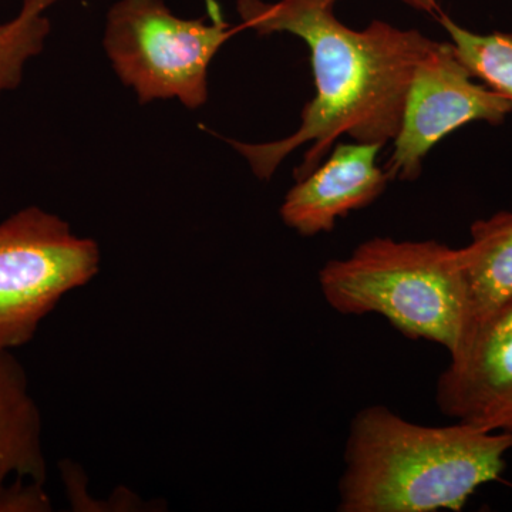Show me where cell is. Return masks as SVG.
I'll return each instance as SVG.
<instances>
[{
	"label": "cell",
	"instance_id": "6da1fadb",
	"mask_svg": "<svg viewBox=\"0 0 512 512\" xmlns=\"http://www.w3.org/2000/svg\"><path fill=\"white\" fill-rule=\"evenodd\" d=\"M338 0H238L242 26L259 36L289 33L311 52L315 97L291 136L268 143L228 140L256 177L269 180L289 154L308 144L293 177L312 173L342 136L362 143L394 140L414 70L436 46L416 29L375 20L356 30L335 15Z\"/></svg>",
	"mask_w": 512,
	"mask_h": 512
},
{
	"label": "cell",
	"instance_id": "8992f818",
	"mask_svg": "<svg viewBox=\"0 0 512 512\" xmlns=\"http://www.w3.org/2000/svg\"><path fill=\"white\" fill-rule=\"evenodd\" d=\"M511 113L512 101L478 82L450 42H437L414 70L384 171L390 180H416L424 158L448 134L477 121L500 126Z\"/></svg>",
	"mask_w": 512,
	"mask_h": 512
},
{
	"label": "cell",
	"instance_id": "30bf717a",
	"mask_svg": "<svg viewBox=\"0 0 512 512\" xmlns=\"http://www.w3.org/2000/svg\"><path fill=\"white\" fill-rule=\"evenodd\" d=\"M470 234V244L458 249L467 301L464 345L477 326L512 301V211L474 222Z\"/></svg>",
	"mask_w": 512,
	"mask_h": 512
},
{
	"label": "cell",
	"instance_id": "7c38bea8",
	"mask_svg": "<svg viewBox=\"0 0 512 512\" xmlns=\"http://www.w3.org/2000/svg\"><path fill=\"white\" fill-rule=\"evenodd\" d=\"M57 0H23L15 19L0 25V96L16 89L30 59L45 49L50 20L47 10Z\"/></svg>",
	"mask_w": 512,
	"mask_h": 512
},
{
	"label": "cell",
	"instance_id": "ba28073f",
	"mask_svg": "<svg viewBox=\"0 0 512 512\" xmlns=\"http://www.w3.org/2000/svg\"><path fill=\"white\" fill-rule=\"evenodd\" d=\"M382 144L338 143L328 160L296 181L281 207L282 221L303 237L333 231L336 221L375 202L390 178L377 165Z\"/></svg>",
	"mask_w": 512,
	"mask_h": 512
},
{
	"label": "cell",
	"instance_id": "52a82bcc",
	"mask_svg": "<svg viewBox=\"0 0 512 512\" xmlns=\"http://www.w3.org/2000/svg\"><path fill=\"white\" fill-rule=\"evenodd\" d=\"M436 402L450 419L512 434V301L451 357L437 382Z\"/></svg>",
	"mask_w": 512,
	"mask_h": 512
},
{
	"label": "cell",
	"instance_id": "3957f363",
	"mask_svg": "<svg viewBox=\"0 0 512 512\" xmlns=\"http://www.w3.org/2000/svg\"><path fill=\"white\" fill-rule=\"evenodd\" d=\"M330 308L342 315L376 313L410 339L463 348L467 301L458 249L437 241L373 238L319 272Z\"/></svg>",
	"mask_w": 512,
	"mask_h": 512
},
{
	"label": "cell",
	"instance_id": "8fae6325",
	"mask_svg": "<svg viewBox=\"0 0 512 512\" xmlns=\"http://www.w3.org/2000/svg\"><path fill=\"white\" fill-rule=\"evenodd\" d=\"M458 59L488 89L512 101V33H477L440 16Z\"/></svg>",
	"mask_w": 512,
	"mask_h": 512
},
{
	"label": "cell",
	"instance_id": "5b68a950",
	"mask_svg": "<svg viewBox=\"0 0 512 512\" xmlns=\"http://www.w3.org/2000/svg\"><path fill=\"white\" fill-rule=\"evenodd\" d=\"M99 244L39 207L0 222V350L23 348L67 293L100 271Z\"/></svg>",
	"mask_w": 512,
	"mask_h": 512
},
{
	"label": "cell",
	"instance_id": "277c9868",
	"mask_svg": "<svg viewBox=\"0 0 512 512\" xmlns=\"http://www.w3.org/2000/svg\"><path fill=\"white\" fill-rule=\"evenodd\" d=\"M210 23L175 16L163 0H119L107 15L103 45L121 82L140 103L177 99L195 110L208 100V69L235 28L207 0Z\"/></svg>",
	"mask_w": 512,
	"mask_h": 512
},
{
	"label": "cell",
	"instance_id": "4fadbf2b",
	"mask_svg": "<svg viewBox=\"0 0 512 512\" xmlns=\"http://www.w3.org/2000/svg\"><path fill=\"white\" fill-rule=\"evenodd\" d=\"M404 5L424 13H436L439 9L440 0H400Z\"/></svg>",
	"mask_w": 512,
	"mask_h": 512
},
{
	"label": "cell",
	"instance_id": "7a4b0ae2",
	"mask_svg": "<svg viewBox=\"0 0 512 512\" xmlns=\"http://www.w3.org/2000/svg\"><path fill=\"white\" fill-rule=\"evenodd\" d=\"M510 451L511 433L461 421L421 426L373 404L350 423L338 510L460 511L500 478Z\"/></svg>",
	"mask_w": 512,
	"mask_h": 512
},
{
	"label": "cell",
	"instance_id": "9c48e42d",
	"mask_svg": "<svg viewBox=\"0 0 512 512\" xmlns=\"http://www.w3.org/2000/svg\"><path fill=\"white\" fill-rule=\"evenodd\" d=\"M42 413L25 367L0 350V512L52 511Z\"/></svg>",
	"mask_w": 512,
	"mask_h": 512
}]
</instances>
